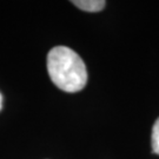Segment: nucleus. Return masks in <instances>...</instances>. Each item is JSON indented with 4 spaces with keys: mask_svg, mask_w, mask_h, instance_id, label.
I'll return each mask as SVG.
<instances>
[{
    "mask_svg": "<svg viewBox=\"0 0 159 159\" xmlns=\"http://www.w3.org/2000/svg\"><path fill=\"white\" fill-rule=\"evenodd\" d=\"M47 72L54 85L70 93L81 91L87 83L85 63L66 46H57L48 52Z\"/></svg>",
    "mask_w": 159,
    "mask_h": 159,
    "instance_id": "obj_1",
    "label": "nucleus"
},
{
    "mask_svg": "<svg viewBox=\"0 0 159 159\" xmlns=\"http://www.w3.org/2000/svg\"><path fill=\"white\" fill-rule=\"evenodd\" d=\"M72 4L86 12H99L106 5L104 0H74Z\"/></svg>",
    "mask_w": 159,
    "mask_h": 159,
    "instance_id": "obj_2",
    "label": "nucleus"
},
{
    "mask_svg": "<svg viewBox=\"0 0 159 159\" xmlns=\"http://www.w3.org/2000/svg\"><path fill=\"white\" fill-rule=\"evenodd\" d=\"M152 151L153 153L159 154V118L152 127Z\"/></svg>",
    "mask_w": 159,
    "mask_h": 159,
    "instance_id": "obj_3",
    "label": "nucleus"
},
{
    "mask_svg": "<svg viewBox=\"0 0 159 159\" xmlns=\"http://www.w3.org/2000/svg\"><path fill=\"white\" fill-rule=\"evenodd\" d=\"M2 107V96H1V93H0V110Z\"/></svg>",
    "mask_w": 159,
    "mask_h": 159,
    "instance_id": "obj_4",
    "label": "nucleus"
}]
</instances>
